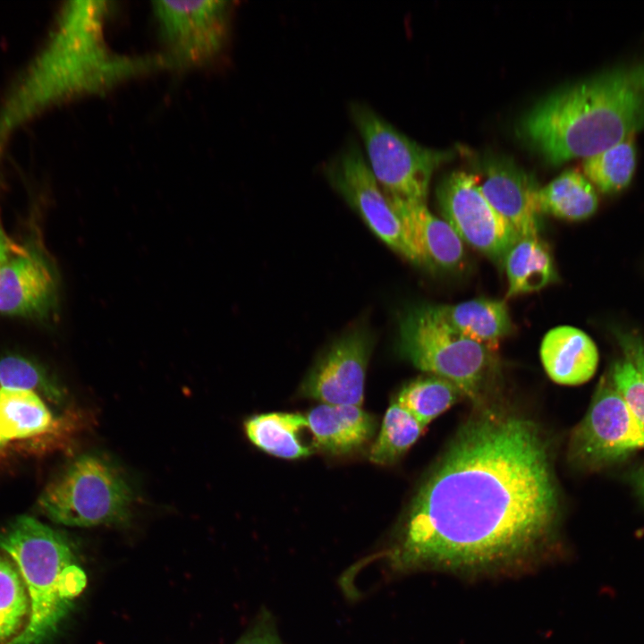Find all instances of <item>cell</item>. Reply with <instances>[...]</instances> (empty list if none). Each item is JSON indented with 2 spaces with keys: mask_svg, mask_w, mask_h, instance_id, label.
Returning a JSON list of instances; mask_svg holds the SVG:
<instances>
[{
  "mask_svg": "<svg viewBox=\"0 0 644 644\" xmlns=\"http://www.w3.org/2000/svg\"><path fill=\"white\" fill-rule=\"evenodd\" d=\"M559 522L544 432L527 417L482 405L422 482L388 557L400 571L496 570L544 551Z\"/></svg>",
  "mask_w": 644,
  "mask_h": 644,
  "instance_id": "cell-1",
  "label": "cell"
},
{
  "mask_svg": "<svg viewBox=\"0 0 644 644\" xmlns=\"http://www.w3.org/2000/svg\"><path fill=\"white\" fill-rule=\"evenodd\" d=\"M111 2L69 1L47 41L0 111V139L47 108L114 89L130 80L173 69L164 54L131 55L106 38Z\"/></svg>",
  "mask_w": 644,
  "mask_h": 644,
  "instance_id": "cell-2",
  "label": "cell"
},
{
  "mask_svg": "<svg viewBox=\"0 0 644 644\" xmlns=\"http://www.w3.org/2000/svg\"><path fill=\"white\" fill-rule=\"evenodd\" d=\"M644 129V64L561 89L525 114L520 131L551 165L586 159Z\"/></svg>",
  "mask_w": 644,
  "mask_h": 644,
  "instance_id": "cell-3",
  "label": "cell"
},
{
  "mask_svg": "<svg viewBox=\"0 0 644 644\" xmlns=\"http://www.w3.org/2000/svg\"><path fill=\"white\" fill-rule=\"evenodd\" d=\"M0 550L16 564L30 605L26 627L9 644H46L87 585L72 546L48 525L21 515L0 530Z\"/></svg>",
  "mask_w": 644,
  "mask_h": 644,
  "instance_id": "cell-4",
  "label": "cell"
},
{
  "mask_svg": "<svg viewBox=\"0 0 644 644\" xmlns=\"http://www.w3.org/2000/svg\"><path fill=\"white\" fill-rule=\"evenodd\" d=\"M398 350L417 369L453 383L482 406L483 391L496 368L494 350L469 339L442 320L432 305L408 309L399 321Z\"/></svg>",
  "mask_w": 644,
  "mask_h": 644,
  "instance_id": "cell-5",
  "label": "cell"
},
{
  "mask_svg": "<svg viewBox=\"0 0 644 644\" xmlns=\"http://www.w3.org/2000/svg\"><path fill=\"white\" fill-rule=\"evenodd\" d=\"M133 494L106 459L83 454L45 487L38 506L51 521L70 527L118 525L131 517Z\"/></svg>",
  "mask_w": 644,
  "mask_h": 644,
  "instance_id": "cell-6",
  "label": "cell"
},
{
  "mask_svg": "<svg viewBox=\"0 0 644 644\" xmlns=\"http://www.w3.org/2000/svg\"><path fill=\"white\" fill-rule=\"evenodd\" d=\"M349 111L363 141L369 166L384 193L425 201L433 173L454 153L419 145L367 104L352 102Z\"/></svg>",
  "mask_w": 644,
  "mask_h": 644,
  "instance_id": "cell-7",
  "label": "cell"
},
{
  "mask_svg": "<svg viewBox=\"0 0 644 644\" xmlns=\"http://www.w3.org/2000/svg\"><path fill=\"white\" fill-rule=\"evenodd\" d=\"M230 11L228 1L153 2L163 54L173 69L202 67L217 57L226 40Z\"/></svg>",
  "mask_w": 644,
  "mask_h": 644,
  "instance_id": "cell-8",
  "label": "cell"
},
{
  "mask_svg": "<svg viewBox=\"0 0 644 644\" xmlns=\"http://www.w3.org/2000/svg\"><path fill=\"white\" fill-rule=\"evenodd\" d=\"M324 174L330 185L376 236L408 261L421 265L400 217L354 140H350L325 164Z\"/></svg>",
  "mask_w": 644,
  "mask_h": 644,
  "instance_id": "cell-9",
  "label": "cell"
},
{
  "mask_svg": "<svg viewBox=\"0 0 644 644\" xmlns=\"http://www.w3.org/2000/svg\"><path fill=\"white\" fill-rule=\"evenodd\" d=\"M644 447V432L610 377L602 378L569 441V459L595 469Z\"/></svg>",
  "mask_w": 644,
  "mask_h": 644,
  "instance_id": "cell-10",
  "label": "cell"
},
{
  "mask_svg": "<svg viewBox=\"0 0 644 644\" xmlns=\"http://www.w3.org/2000/svg\"><path fill=\"white\" fill-rule=\"evenodd\" d=\"M436 199L445 220L461 240L503 265L519 239L482 194L478 176L463 171L449 174L437 186Z\"/></svg>",
  "mask_w": 644,
  "mask_h": 644,
  "instance_id": "cell-11",
  "label": "cell"
},
{
  "mask_svg": "<svg viewBox=\"0 0 644 644\" xmlns=\"http://www.w3.org/2000/svg\"><path fill=\"white\" fill-rule=\"evenodd\" d=\"M373 335L365 326L337 338L304 379L301 394L327 404L361 407Z\"/></svg>",
  "mask_w": 644,
  "mask_h": 644,
  "instance_id": "cell-12",
  "label": "cell"
},
{
  "mask_svg": "<svg viewBox=\"0 0 644 644\" xmlns=\"http://www.w3.org/2000/svg\"><path fill=\"white\" fill-rule=\"evenodd\" d=\"M42 250L13 243L0 264V313L47 318L57 307L59 282Z\"/></svg>",
  "mask_w": 644,
  "mask_h": 644,
  "instance_id": "cell-13",
  "label": "cell"
},
{
  "mask_svg": "<svg viewBox=\"0 0 644 644\" xmlns=\"http://www.w3.org/2000/svg\"><path fill=\"white\" fill-rule=\"evenodd\" d=\"M479 188L518 239L537 237L541 227L538 202L539 187L528 172L512 159L488 157L483 163Z\"/></svg>",
  "mask_w": 644,
  "mask_h": 644,
  "instance_id": "cell-14",
  "label": "cell"
},
{
  "mask_svg": "<svg viewBox=\"0 0 644 644\" xmlns=\"http://www.w3.org/2000/svg\"><path fill=\"white\" fill-rule=\"evenodd\" d=\"M386 196L400 217L421 266L443 272L463 267V242L445 219L428 210L425 201Z\"/></svg>",
  "mask_w": 644,
  "mask_h": 644,
  "instance_id": "cell-15",
  "label": "cell"
},
{
  "mask_svg": "<svg viewBox=\"0 0 644 644\" xmlns=\"http://www.w3.org/2000/svg\"><path fill=\"white\" fill-rule=\"evenodd\" d=\"M539 353L547 376L564 386L589 381L598 364V352L593 340L571 326L550 329L541 342Z\"/></svg>",
  "mask_w": 644,
  "mask_h": 644,
  "instance_id": "cell-16",
  "label": "cell"
},
{
  "mask_svg": "<svg viewBox=\"0 0 644 644\" xmlns=\"http://www.w3.org/2000/svg\"><path fill=\"white\" fill-rule=\"evenodd\" d=\"M317 449L334 454L354 451L374 434V418L361 407L321 403L306 415Z\"/></svg>",
  "mask_w": 644,
  "mask_h": 644,
  "instance_id": "cell-17",
  "label": "cell"
},
{
  "mask_svg": "<svg viewBox=\"0 0 644 644\" xmlns=\"http://www.w3.org/2000/svg\"><path fill=\"white\" fill-rule=\"evenodd\" d=\"M432 307L436 314L458 333L494 351L513 331V322L504 301L478 298Z\"/></svg>",
  "mask_w": 644,
  "mask_h": 644,
  "instance_id": "cell-18",
  "label": "cell"
},
{
  "mask_svg": "<svg viewBox=\"0 0 644 644\" xmlns=\"http://www.w3.org/2000/svg\"><path fill=\"white\" fill-rule=\"evenodd\" d=\"M248 438L262 451L283 459L310 455L316 447L304 436L309 430L306 416L293 412H270L252 416L244 423Z\"/></svg>",
  "mask_w": 644,
  "mask_h": 644,
  "instance_id": "cell-19",
  "label": "cell"
},
{
  "mask_svg": "<svg viewBox=\"0 0 644 644\" xmlns=\"http://www.w3.org/2000/svg\"><path fill=\"white\" fill-rule=\"evenodd\" d=\"M507 297L538 292L556 280L550 250L538 236L516 241L504 257Z\"/></svg>",
  "mask_w": 644,
  "mask_h": 644,
  "instance_id": "cell-20",
  "label": "cell"
},
{
  "mask_svg": "<svg viewBox=\"0 0 644 644\" xmlns=\"http://www.w3.org/2000/svg\"><path fill=\"white\" fill-rule=\"evenodd\" d=\"M55 426L51 411L38 394L0 387V448L13 440L50 433Z\"/></svg>",
  "mask_w": 644,
  "mask_h": 644,
  "instance_id": "cell-21",
  "label": "cell"
},
{
  "mask_svg": "<svg viewBox=\"0 0 644 644\" xmlns=\"http://www.w3.org/2000/svg\"><path fill=\"white\" fill-rule=\"evenodd\" d=\"M538 202L541 214L569 221H580L591 216L598 207L595 187L583 173L571 168L543 188H539Z\"/></svg>",
  "mask_w": 644,
  "mask_h": 644,
  "instance_id": "cell-22",
  "label": "cell"
},
{
  "mask_svg": "<svg viewBox=\"0 0 644 644\" xmlns=\"http://www.w3.org/2000/svg\"><path fill=\"white\" fill-rule=\"evenodd\" d=\"M637 165L635 136L583 160V174L599 191L617 193L631 182Z\"/></svg>",
  "mask_w": 644,
  "mask_h": 644,
  "instance_id": "cell-23",
  "label": "cell"
},
{
  "mask_svg": "<svg viewBox=\"0 0 644 644\" xmlns=\"http://www.w3.org/2000/svg\"><path fill=\"white\" fill-rule=\"evenodd\" d=\"M461 395L462 392L453 383L431 375L408 383L394 402L427 427L451 408Z\"/></svg>",
  "mask_w": 644,
  "mask_h": 644,
  "instance_id": "cell-24",
  "label": "cell"
},
{
  "mask_svg": "<svg viewBox=\"0 0 644 644\" xmlns=\"http://www.w3.org/2000/svg\"><path fill=\"white\" fill-rule=\"evenodd\" d=\"M30 598L13 560L0 550V644H9L27 625Z\"/></svg>",
  "mask_w": 644,
  "mask_h": 644,
  "instance_id": "cell-25",
  "label": "cell"
},
{
  "mask_svg": "<svg viewBox=\"0 0 644 644\" xmlns=\"http://www.w3.org/2000/svg\"><path fill=\"white\" fill-rule=\"evenodd\" d=\"M426 427L393 402L388 407L379 435L370 448L369 460L379 465L398 461L421 436Z\"/></svg>",
  "mask_w": 644,
  "mask_h": 644,
  "instance_id": "cell-26",
  "label": "cell"
},
{
  "mask_svg": "<svg viewBox=\"0 0 644 644\" xmlns=\"http://www.w3.org/2000/svg\"><path fill=\"white\" fill-rule=\"evenodd\" d=\"M0 387L32 391L59 403L64 393L39 367L19 356L0 359Z\"/></svg>",
  "mask_w": 644,
  "mask_h": 644,
  "instance_id": "cell-27",
  "label": "cell"
},
{
  "mask_svg": "<svg viewBox=\"0 0 644 644\" xmlns=\"http://www.w3.org/2000/svg\"><path fill=\"white\" fill-rule=\"evenodd\" d=\"M610 379L644 432V377L624 358L615 362Z\"/></svg>",
  "mask_w": 644,
  "mask_h": 644,
  "instance_id": "cell-28",
  "label": "cell"
},
{
  "mask_svg": "<svg viewBox=\"0 0 644 644\" xmlns=\"http://www.w3.org/2000/svg\"><path fill=\"white\" fill-rule=\"evenodd\" d=\"M235 644H283L272 615L267 611L258 616L254 624Z\"/></svg>",
  "mask_w": 644,
  "mask_h": 644,
  "instance_id": "cell-29",
  "label": "cell"
},
{
  "mask_svg": "<svg viewBox=\"0 0 644 644\" xmlns=\"http://www.w3.org/2000/svg\"><path fill=\"white\" fill-rule=\"evenodd\" d=\"M624 358L644 377V338L632 333L616 334Z\"/></svg>",
  "mask_w": 644,
  "mask_h": 644,
  "instance_id": "cell-30",
  "label": "cell"
},
{
  "mask_svg": "<svg viewBox=\"0 0 644 644\" xmlns=\"http://www.w3.org/2000/svg\"><path fill=\"white\" fill-rule=\"evenodd\" d=\"M2 145H0L1 152ZM14 242L6 235L0 221V264L5 258Z\"/></svg>",
  "mask_w": 644,
  "mask_h": 644,
  "instance_id": "cell-31",
  "label": "cell"
},
{
  "mask_svg": "<svg viewBox=\"0 0 644 644\" xmlns=\"http://www.w3.org/2000/svg\"><path fill=\"white\" fill-rule=\"evenodd\" d=\"M639 487L644 496V470L640 473L639 476Z\"/></svg>",
  "mask_w": 644,
  "mask_h": 644,
  "instance_id": "cell-32",
  "label": "cell"
},
{
  "mask_svg": "<svg viewBox=\"0 0 644 644\" xmlns=\"http://www.w3.org/2000/svg\"><path fill=\"white\" fill-rule=\"evenodd\" d=\"M1 450H2V448H0V458H1V453H2V451H1Z\"/></svg>",
  "mask_w": 644,
  "mask_h": 644,
  "instance_id": "cell-33",
  "label": "cell"
}]
</instances>
